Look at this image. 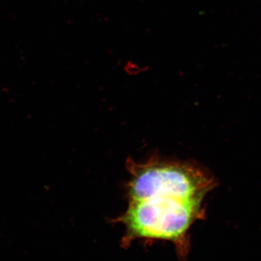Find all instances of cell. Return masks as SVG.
<instances>
[{
    "instance_id": "cell-1",
    "label": "cell",
    "mask_w": 261,
    "mask_h": 261,
    "mask_svg": "<svg viewBox=\"0 0 261 261\" xmlns=\"http://www.w3.org/2000/svg\"><path fill=\"white\" fill-rule=\"evenodd\" d=\"M203 201L171 195L128 200L126 210L114 221L124 226L122 246L128 247L137 240L168 242L179 259L186 260L191 247L190 229L205 215Z\"/></svg>"
},
{
    "instance_id": "cell-2",
    "label": "cell",
    "mask_w": 261,
    "mask_h": 261,
    "mask_svg": "<svg viewBox=\"0 0 261 261\" xmlns=\"http://www.w3.org/2000/svg\"><path fill=\"white\" fill-rule=\"evenodd\" d=\"M130 178L126 185L128 200L158 195L204 200L214 190V178L203 168L191 163L153 156L145 163L129 161Z\"/></svg>"
},
{
    "instance_id": "cell-3",
    "label": "cell",
    "mask_w": 261,
    "mask_h": 261,
    "mask_svg": "<svg viewBox=\"0 0 261 261\" xmlns=\"http://www.w3.org/2000/svg\"><path fill=\"white\" fill-rule=\"evenodd\" d=\"M125 64L124 70L128 74H139L149 69V67L142 66L140 63L133 61H128Z\"/></svg>"
}]
</instances>
